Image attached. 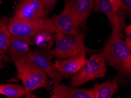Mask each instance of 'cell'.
Here are the masks:
<instances>
[{
  "label": "cell",
  "instance_id": "1",
  "mask_svg": "<svg viewBox=\"0 0 131 98\" xmlns=\"http://www.w3.org/2000/svg\"><path fill=\"white\" fill-rule=\"evenodd\" d=\"M105 62L125 78L131 75V51L122 37L111 34L102 52Z\"/></svg>",
  "mask_w": 131,
  "mask_h": 98
},
{
  "label": "cell",
  "instance_id": "2",
  "mask_svg": "<svg viewBox=\"0 0 131 98\" xmlns=\"http://www.w3.org/2000/svg\"><path fill=\"white\" fill-rule=\"evenodd\" d=\"M13 62L17 71V78L21 80L29 93L41 88L49 89L47 76L32 62L28 55Z\"/></svg>",
  "mask_w": 131,
  "mask_h": 98
},
{
  "label": "cell",
  "instance_id": "3",
  "mask_svg": "<svg viewBox=\"0 0 131 98\" xmlns=\"http://www.w3.org/2000/svg\"><path fill=\"white\" fill-rule=\"evenodd\" d=\"M56 47L53 49H47L50 57L64 59L74 57L82 52H86L88 49L84 43L85 34L79 32L75 36L54 33Z\"/></svg>",
  "mask_w": 131,
  "mask_h": 98
},
{
  "label": "cell",
  "instance_id": "4",
  "mask_svg": "<svg viewBox=\"0 0 131 98\" xmlns=\"http://www.w3.org/2000/svg\"><path fill=\"white\" fill-rule=\"evenodd\" d=\"M8 29L11 34L32 38L41 34H52L57 31L49 18L24 20L12 18L9 19Z\"/></svg>",
  "mask_w": 131,
  "mask_h": 98
},
{
  "label": "cell",
  "instance_id": "5",
  "mask_svg": "<svg viewBox=\"0 0 131 98\" xmlns=\"http://www.w3.org/2000/svg\"><path fill=\"white\" fill-rule=\"evenodd\" d=\"M106 62L102 53L94 54L87 60L82 69L72 77L71 85L78 86L88 82L105 77Z\"/></svg>",
  "mask_w": 131,
  "mask_h": 98
},
{
  "label": "cell",
  "instance_id": "6",
  "mask_svg": "<svg viewBox=\"0 0 131 98\" xmlns=\"http://www.w3.org/2000/svg\"><path fill=\"white\" fill-rule=\"evenodd\" d=\"M32 62L42 71L47 77L51 79L53 86L58 85L62 81L63 76L55 67L51 59L52 58L48 53L47 49H35L28 53Z\"/></svg>",
  "mask_w": 131,
  "mask_h": 98
},
{
  "label": "cell",
  "instance_id": "7",
  "mask_svg": "<svg viewBox=\"0 0 131 98\" xmlns=\"http://www.w3.org/2000/svg\"><path fill=\"white\" fill-rule=\"evenodd\" d=\"M75 0H65L64 8L62 13L49 18L57 32L75 36L78 35V27L73 23L72 7Z\"/></svg>",
  "mask_w": 131,
  "mask_h": 98
},
{
  "label": "cell",
  "instance_id": "8",
  "mask_svg": "<svg viewBox=\"0 0 131 98\" xmlns=\"http://www.w3.org/2000/svg\"><path fill=\"white\" fill-rule=\"evenodd\" d=\"M122 10L124 9H115L109 0H96L94 8V12L103 14L110 20L112 33L121 37L125 26V15L122 14Z\"/></svg>",
  "mask_w": 131,
  "mask_h": 98
},
{
  "label": "cell",
  "instance_id": "9",
  "mask_svg": "<svg viewBox=\"0 0 131 98\" xmlns=\"http://www.w3.org/2000/svg\"><path fill=\"white\" fill-rule=\"evenodd\" d=\"M47 13L41 0H21L13 18L24 20L45 18Z\"/></svg>",
  "mask_w": 131,
  "mask_h": 98
},
{
  "label": "cell",
  "instance_id": "10",
  "mask_svg": "<svg viewBox=\"0 0 131 98\" xmlns=\"http://www.w3.org/2000/svg\"><path fill=\"white\" fill-rule=\"evenodd\" d=\"M86 52H82L69 58L55 61V67L63 77H70L78 73L87 61Z\"/></svg>",
  "mask_w": 131,
  "mask_h": 98
},
{
  "label": "cell",
  "instance_id": "11",
  "mask_svg": "<svg viewBox=\"0 0 131 98\" xmlns=\"http://www.w3.org/2000/svg\"><path fill=\"white\" fill-rule=\"evenodd\" d=\"M33 43L31 38L11 34L9 46L5 54L12 61L24 56L28 55L30 45Z\"/></svg>",
  "mask_w": 131,
  "mask_h": 98
},
{
  "label": "cell",
  "instance_id": "12",
  "mask_svg": "<svg viewBox=\"0 0 131 98\" xmlns=\"http://www.w3.org/2000/svg\"><path fill=\"white\" fill-rule=\"evenodd\" d=\"M51 98H94L92 89L68 86L59 83L53 86Z\"/></svg>",
  "mask_w": 131,
  "mask_h": 98
},
{
  "label": "cell",
  "instance_id": "13",
  "mask_svg": "<svg viewBox=\"0 0 131 98\" xmlns=\"http://www.w3.org/2000/svg\"><path fill=\"white\" fill-rule=\"evenodd\" d=\"M96 0H75L72 7L73 23L77 27L85 25L88 16L94 9Z\"/></svg>",
  "mask_w": 131,
  "mask_h": 98
},
{
  "label": "cell",
  "instance_id": "14",
  "mask_svg": "<svg viewBox=\"0 0 131 98\" xmlns=\"http://www.w3.org/2000/svg\"><path fill=\"white\" fill-rule=\"evenodd\" d=\"M119 83L108 79L101 83H95L92 91L94 98H111L118 91Z\"/></svg>",
  "mask_w": 131,
  "mask_h": 98
},
{
  "label": "cell",
  "instance_id": "15",
  "mask_svg": "<svg viewBox=\"0 0 131 98\" xmlns=\"http://www.w3.org/2000/svg\"><path fill=\"white\" fill-rule=\"evenodd\" d=\"M1 95L8 98H21L24 96H29L31 93L20 85L5 83L2 84Z\"/></svg>",
  "mask_w": 131,
  "mask_h": 98
},
{
  "label": "cell",
  "instance_id": "16",
  "mask_svg": "<svg viewBox=\"0 0 131 98\" xmlns=\"http://www.w3.org/2000/svg\"><path fill=\"white\" fill-rule=\"evenodd\" d=\"M9 19H0V54H5L9 46L11 34L8 29Z\"/></svg>",
  "mask_w": 131,
  "mask_h": 98
},
{
  "label": "cell",
  "instance_id": "17",
  "mask_svg": "<svg viewBox=\"0 0 131 98\" xmlns=\"http://www.w3.org/2000/svg\"><path fill=\"white\" fill-rule=\"evenodd\" d=\"M111 4L116 11L121 9L126 10V6L122 0H109Z\"/></svg>",
  "mask_w": 131,
  "mask_h": 98
},
{
  "label": "cell",
  "instance_id": "18",
  "mask_svg": "<svg viewBox=\"0 0 131 98\" xmlns=\"http://www.w3.org/2000/svg\"><path fill=\"white\" fill-rule=\"evenodd\" d=\"M125 32L126 36V38L125 40V42L129 49L131 51V26L129 25L125 28Z\"/></svg>",
  "mask_w": 131,
  "mask_h": 98
},
{
  "label": "cell",
  "instance_id": "19",
  "mask_svg": "<svg viewBox=\"0 0 131 98\" xmlns=\"http://www.w3.org/2000/svg\"><path fill=\"white\" fill-rule=\"evenodd\" d=\"M41 1L42 2L45 9L47 12H48L52 9V8L56 4L58 0H41Z\"/></svg>",
  "mask_w": 131,
  "mask_h": 98
},
{
  "label": "cell",
  "instance_id": "20",
  "mask_svg": "<svg viewBox=\"0 0 131 98\" xmlns=\"http://www.w3.org/2000/svg\"><path fill=\"white\" fill-rule=\"evenodd\" d=\"M9 59L5 54H0V69L5 67L6 62Z\"/></svg>",
  "mask_w": 131,
  "mask_h": 98
},
{
  "label": "cell",
  "instance_id": "21",
  "mask_svg": "<svg viewBox=\"0 0 131 98\" xmlns=\"http://www.w3.org/2000/svg\"><path fill=\"white\" fill-rule=\"evenodd\" d=\"M126 6V11L128 12L129 17L131 14V0H122Z\"/></svg>",
  "mask_w": 131,
  "mask_h": 98
},
{
  "label": "cell",
  "instance_id": "22",
  "mask_svg": "<svg viewBox=\"0 0 131 98\" xmlns=\"http://www.w3.org/2000/svg\"><path fill=\"white\" fill-rule=\"evenodd\" d=\"M1 87H2V84L0 85V95H1Z\"/></svg>",
  "mask_w": 131,
  "mask_h": 98
}]
</instances>
